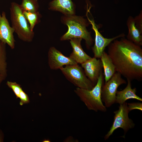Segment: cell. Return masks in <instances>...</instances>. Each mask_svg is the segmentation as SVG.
I'll return each instance as SVG.
<instances>
[{"instance_id":"cell-1","label":"cell","mask_w":142,"mask_h":142,"mask_svg":"<svg viewBox=\"0 0 142 142\" xmlns=\"http://www.w3.org/2000/svg\"><path fill=\"white\" fill-rule=\"evenodd\" d=\"M108 54L116 71L126 79H142V49L125 38L116 39L108 46Z\"/></svg>"},{"instance_id":"cell-2","label":"cell","mask_w":142,"mask_h":142,"mask_svg":"<svg viewBox=\"0 0 142 142\" xmlns=\"http://www.w3.org/2000/svg\"><path fill=\"white\" fill-rule=\"evenodd\" d=\"M63 22L68 27V31L61 38L64 40L73 38H80L85 41L86 47L88 49L93 43V40L87 27L89 25L87 20L80 16L74 14L65 15L63 18Z\"/></svg>"},{"instance_id":"cell-3","label":"cell","mask_w":142,"mask_h":142,"mask_svg":"<svg viewBox=\"0 0 142 142\" xmlns=\"http://www.w3.org/2000/svg\"><path fill=\"white\" fill-rule=\"evenodd\" d=\"M104 75L101 71L96 84L90 90L77 88L74 92L90 110L96 112H105L106 107L103 104L101 98V91L104 84Z\"/></svg>"},{"instance_id":"cell-4","label":"cell","mask_w":142,"mask_h":142,"mask_svg":"<svg viewBox=\"0 0 142 142\" xmlns=\"http://www.w3.org/2000/svg\"><path fill=\"white\" fill-rule=\"evenodd\" d=\"M10 10L12 27L18 38L24 42H32L34 37V33L31 30L21 5L15 2H12L11 3Z\"/></svg>"},{"instance_id":"cell-5","label":"cell","mask_w":142,"mask_h":142,"mask_svg":"<svg viewBox=\"0 0 142 142\" xmlns=\"http://www.w3.org/2000/svg\"><path fill=\"white\" fill-rule=\"evenodd\" d=\"M60 69L67 79L78 88L90 90L95 86L78 64L66 65Z\"/></svg>"},{"instance_id":"cell-6","label":"cell","mask_w":142,"mask_h":142,"mask_svg":"<svg viewBox=\"0 0 142 142\" xmlns=\"http://www.w3.org/2000/svg\"><path fill=\"white\" fill-rule=\"evenodd\" d=\"M119 105L118 109L113 112V121L109 130L104 136L105 140L108 139L114 131L118 128L123 129L125 135L129 130L135 127V123L129 117L130 112L128 110L127 103L125 102Z\"/></svg>"},{"instance_id":"cell-7","label":"cell","mask_w":142,"mask_h":142,"mask_svg":"<svg viewBox=\"0 0 142 142\" xmlns=\"http://www.w3.org/2000/svg\"><path fill=\"white\" fill-rule=\"evenodd\" d=\"M119 72H115L110 79L103 85L101 91V98L106 108L111 107L115 103L117 89L120 85L125 84V80Z\"/></svg>"},{"instance_id":"cell-8","label":"cell","mask_w":142,"mask_h":142,"mask_svg":"<svg viewBox=\"0 0 142 142\" xmlns=\"http://www.w3.org/2000/svg\"><path fill=\"white\" fill-rule=\"evenodd\" d=\"M88 20L92 26V28L95 33V44L92 48L94 57L100 58L106 47L114 40L120 38L125 37L124 33H122L116 36L110 38L104 37L98 30L94 20Z\"/></svg>"},{"instance_id":"cell-9","label":"cell","mask_w":142,"mask_h":142,"mask_svg":"<svg viewBox=\"0 0 142 142\" xmlns=\"http://www.w3.org/2000/svg\"><path fill=\"white\" fill-rule=\"evenodd\" d=\"M48 64L50 68L52 70L60 69L65 65L78 64L69 57H67L55 47L49 48L48 53Z\"/></svg>"},{"instance_id":"cell-10","label":"cell","mask_w":142,"mask_h":142,"mask_svg":"<svg viewBox=\"0 0 142 142\" xmlns=\"http://www.w3.org/2000/svg\"><path fill=\"white\" fill-rule=\"evenodd\" d=\"M14 32L6 18L5 12L3 11L1 14L0 13V40L7 44L12 49L15 47Z\"/></svg>"},{"instance_id":"cell-11","label":"cell","mask_w":142,"mask_h":142,"mask_svg":"<svg viewBox=\"0 0 142 142\" xmlns=\"http://www.w3.org/2000/svg\"><path fill=\"white\" fill-rule=\"evenodd\" d=\"M86 76L95 85L96 84L103 65L100 59L94 57L81 64Z\"/></svg>"},{"instance_id":"cell-12","label":"cell","mask_w":142,"mask_h":142,"mask_svg":"<svg viewBox=\"0 0 142 142\" xmlns=\"http://www.w3.org/2000/svg\"><path fill=\"white\" fill-rule=\"evenodd\" d=\"M82 39H71L70 43L73 49V51L69 57L77 63L82 64L92 58L86 54L83 49L81 44Z\"/></svg>"},{"instance_id":"cell-13","label":"cell","mask_w":142,"mask_h":142,"mask_svg":"<svg viewBox=\"0 0 142 142\" xmlns=\"http://www.w3.org/2000/svg\"><path fill=\"white\" fill-rule=\"evenodd\" d=\"M127 84L126 87L123 90L117 92L115 103L122 104L127 100L130 99H135L142 101V99L136 94L137 92L135 88H132L131 81L127 79Z\"/></svg>"},{"instance_id":"cell-14","label":"cell","mask_w":142,"mask_h":142,"mask_svg":"<svg viewBox=\"0 0 142 142\" xmlns=\"http://www.w3.org/2000/svg\"><path fill=\"white\" fill-rule=\"evenodd\" d=\"M49 6L50 9L60 11L65 15L74 14V6L71 0H53Z\"/></svg>"},{"instance_id":"cell-15","label":"cell","mask_w":142,"mask_h":142,"mask_svg":"<svg viewBox=\"0 0 142 142\" xmlns=\"http://www.w3.org/2000/svg\"><path fill=\"white\" fill-rule=\"evenodd\" d=\"M128 29L127 39L135 44L141 46L142 45V36L135 26L134 18L130 16L126 21Z\"/></svg>"},{"instance_id":"cell-16","label":"cell","mask_w":142,"mask_h":142,"mask_svg":"<svg viewBox=\"0 0 142 142\" xmlns=\"http://www.w3.org/2000/svg\"><path fill=\"white\" fill-rule=\"evenodd\" d=\"M104 69L105 83H106L116 72L115 68L111 59L108 53L104 51L100 58Z\"/></svg>"},{"instance_id":"cell-17","label":"cell","mask_w":142,"mask_h":142,"mask_svg":"<svg viewBox=\"0 0 142 142\" xmlns=\"http://www.w3.org/2000/svg\"><path fill=\"white\" fill-rule=\"evenodd\" d=\"M6 44L0 40V85L7 76Z\"/></svg>"},{"instance_id":"cell-18","label":"cell","mask_w":142,"mask_h":142,"mask_svg":"<svg viewBox=\"0 0 142 142\" xmlns=\"http://www.w3.org/2000/svg\"><path fill=\"white\" fill-rule=\"evenodd\" d=\"M23 14L29 24L31 30L33 31L35 25L39 22L40 15L38 11L36 12H29L23 11Z\"/></svg>"},{"instance_id":"cell-19","label":"cell","mask_w":142,"mask_h":142,"mask_svg":"<svg viewBox=\"0 0 142 142\" xmlns=\"http://www.w3.org/2000/svg\"><path fill=\"white\" fill-rule=\"evenodd\" d=\"M20 5L23 11L29 12L38 11L39 7L37 0H22Z\"/></svg>"},{"instance_id":"cell-20","label":"cell","mask_w":142,"mask_h":142,"mask_svg":"<svg viewBox=\"0 0 142 142\" xmlns=\"http://www.w3.org/2000/svg\"><path fill=\"white\" fill-rule=\"evenodd\" d=\"M6 84L8 86L11 88L15 95L17 98H19V94L22 89L21 85L16 82L7 81Z\"/></svg>"},{"instance_id":"cell-21","label":"cell","mask_w":142,"mask_h":142,"mask_svg":"<svg viewBox=\"0 0 142 142\" xmlns=\"http://www.w3.org/2000/svg\"><path fill=\"white\" fill-rule=\"evenodd\" d=\"M134 18L135 25L141 33H142V11L141 10L139 14Z\"/></svg>"},{"instance_id":"cell-22","label":"cell","mask_w":142,"mask_h":142,"mask_svg":"<svg viewBox=\"0 0 142 142\" xmlns=\"http://www.w3.org/2000/svg\"><path fill=\"white\" fill-rule=\"evenodd\" d=\"M19 98L20 99L19 104L21 105L29 103L30 100L29 97L22 89L20 92Z\"/></svg>"},{"instance_id":"cell-23","label":"cell","mask_w":142,"mask_h":142,"mask_svg":"<svg viewBox=\"0 0 142 142\" xmlns=\"http://www.w3.org/2000/svg\"><path fill=\"white\" fill-rule=\"evenodd\" d=\"M128 110L129 112L134 110H142V103L139 102H134L127 103Z\"/></svg>"},{"instance_id":"cell-24","label":"cell","mask_w":142,"mask_h":142,"mask_svg":"<svg viewBox=\"0 0 142 142\" xmlns=\"http://www.w3.org/2000/svg\"><path fill=\"white\" fill-rule=\"evenodd\" d=\"M3 136L2 133L0 130V142L3 141Z\"/></svg>"},{"instance_id":"cell-25","label":"cell","mask_w":142,"mask_h":142,"mask_svg":"<svg viewBox=\"0 0 142 142\" xmlns=\"http://www.w3.org/2000/svg\"><path fill=\"white\" fill-rule=\"evenodd\" d=\"M43 142H50V141L48 140L47 139H45L44 140Z\"/></svg>"}]
</instances>
